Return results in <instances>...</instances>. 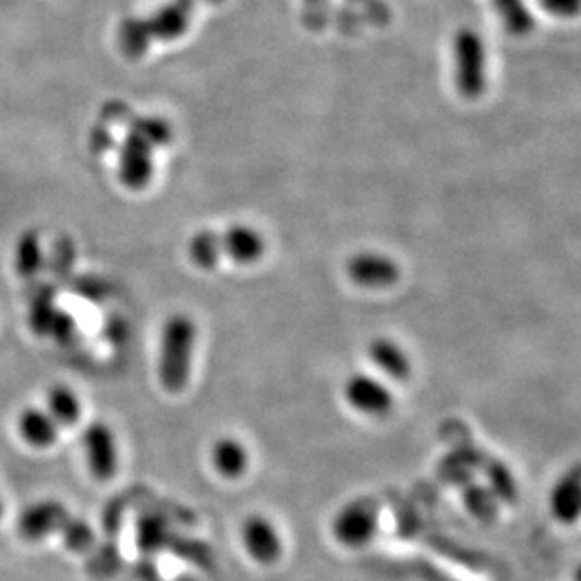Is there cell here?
<instances>
[{
    "instance_id": "cell-1",
    "label": "cell",
    "mask_w": 581,
    "mask_h": 581,
    "mask_svg": "<svg viewBox=\"0 0 581 581\" xmlns=\"http://www.w3.org/2000/svg\"><path fill=\"white\" fill-rule=\"evenodd\" d=\"M195 343L196 325L191 315L175 312L165 319L157 358V376L165 391L175 395L190 384Z\"/></svg>"
},
{
    "instance_id": "cell-2",
    "label": "cell",
    "mask_w": 581,
    "mask_h": 581,
    "mask_svg": "<svg viewBox=\"0 0 581 581\" xmlns=\"http://www.w3.org/2000/svg\"><path fill=\"white\" fill-rule=\"evenodd\" d=\"M453 84L467 100H477L487 89V46L482 35L461 27L451 38Z\"/></svg>"
},
{
    "instance_id": "cell-3",
    "label": "cell",
    "mask_w": 581,
    "mask_h": 581,
    "mask_svg": "<svg viewBox=\"0 0 581 581\" xmlns=\"http://www.w3.org/2000/svg\"><path fill=\"white\" fill-rule=\"evenodd\" d=\"M378 500L353 498L340 506L330 519V536L343 549H363L378 536Z\"/></svg>"
},
{
    "instance_id": "cell-4",
    "label": "cell",
    "mask_w": 581,
    "mask_h": 581,
    "mask_svg": "<svg viewBox=\"0 0 581 581\" xmlns=\"http://www.w3.org/2000/svg\"><path fill=\"white\" fill-rule=\"evenodd\" d=\"M240 544L244 554L257 567H276L286 557V538L273 518L265 513H250L240 523Z\"/></svg>"
},
{
    "instance_id": "cell-5",
    "label": "cell",
    "mask_w": 581,
    "mask_h": 581,
    "mask_svg": "<svg viewBox=\"0 0 581 581\" xmlns=\"http://www.w3.org/2000/svg\"><path fill=\"white\" fill-rule=\"evenodd\" d=\"M85 464L93 480L110 482L120 470V449L112 427L105 421H92L82 435Z\"/></svg>"
},
{
    "instance_id": "cell-6",
    "label": "cell",
    "mask_w": 581,
    "mask_h": 581,
    "mask_svg": "<svg viewBox=\"0 0 581 581\" xmlns=\"http://www.w3.org/2000/svg\"><path fill=\"white\" fill-rule=\"evenodd\" d=\"M157 147L133 125L121 142L118 157V175L123 187L131 191L146 190L154 178V152Z\"/></svg>"
},
{
    "instance_id": "cell-7",
    "label": "cell",
    "mask_w": 581,
    "mask_h": 581,
    "mask_svg": "<svg viewBox=\"0 0 581 581\" xmlns=\"http://www.w3.org/2000/svg\"><path fill=\"white\" fill-rule=\"evenodd\" d=\"M342 395L343 400L355 412L363 413L366 417L382 420L395 408L391 389L382 379L364 372H353L350 378L343 382Z\"/></svg>"
},
{
    "instance_id": "cell-8",
    "label": "cell",
    "mask_w": 581,
    "mask_h": 581,
    "mask_svg": "<svg viewBox=\"0 0 581 581\" xmlns=\"http://www.w3.org/2000/svg\"><path fill=\"white\" fill-rule=\"evenodd\" d=\"M346 276L363 289H389L400 280V265L391 255L361 250L346 261Z\"/></svg>"
},
{
    "instance_id": "cell-9",
    "label": "cell",
    "mask_w": 581,
    "mask_h": 581,
    "mask_svg": "<svg viewBox=\"0 0 581 581\" xmlns=\"http://www.w3.org/2000/svg\"><path fill=\"white\" fill-rule=\"evenodd\" d=\"M71 518L63 503L48 498L27 506L17 519V533L27 542H40L51 534L61 533L66 519Z\"/></svg>"
},
{
    "instance_id": "cell-10",
    "label": "cell",
    "mask_w": 581,
    "mask_h": 581,
    "mask_svg": "<svg viewBox=\"0 0 581 581\" xmlns=\"http://www.w3.org/2000/svg\"><path fill=\"white\" fill-rule=\"evenodd\" d=\"M223 257H229L234 265L252 267L257 265L267 253L265 234L250 223H231L219 232Z\"/></svg>"
},
{
    "instance_id": "cell-11",
    "label": "cell",
    "mask_w": 581,
    "mask_h": 581,
    "mask_svg": "<svg viewBox=\"0 0 581 581\" xmlns=\"http://www.w3.org/2000/svg\"><path fill=\"white\" fill-rule=\"evenodd\" d=\"M549 516L560 526H574L581 521V464L560 474L547 498Z\"/></svg>"
},
{
    "instance_id": "cell-12",
    "label": "cell",
    "mask_w": 581,
    "mask_h": 581,
    "mask_svg": "<svg viewBox=\"0 0 581 581\" xmlns=\"http://www.w3.org/2000/svg\"><path fill=\"white\" fill-rule=\"evenodd\" d=\"M210 464L214 472L227 482H239L247 474L252 453L237 436H219L210 446Z\"/></svg>"
},
{
    "instance_id": "cell-13",
    "label": "cell",
    "mask_w": 581,
    "mask_h": 581,
    "mask_svg": "<svg viewBox=\"0 0 581 581\" xmlns=\"http://www.w3.org/2000/svg\"><path fill=\"white\" fill-rule=\"evenodd\" d=\"M61 427L46 408L28 407L17 417V433L33 449H49L56 446Z\"/></svg>"
},
{
    "instance_id": "cell-14",
    "label": "cell",
    "mask_w": 581,
    "mask_h": 581,
    "mask_svg": "<svg viewBox=\"0 0 581 581\" xmlns=\"http://www.w3.org/2000/svg\"><path fill=\"white\" fill-rule=\"evenodd\" d=\"M368 359L379 372L386 374L387 378L407 379L412 372V361L408 351L392 338L378 337L371 340Z\"/></svg>"
},
{
    "instance_id": "cell-15",
    "label": "cell",
    "mask_w": 581,
    "mask_h": 581,
    "mask_svg": "<svg viewBox=\"0 0 581 581\" xmlns=\"http://www.w3.org/2000/svg\"><path fill=\"white\" fill-rule=\"evenodd\" d=\"M187 255L198 270H204V273L216 270L223 259L219 232L214 229L196 231L187 242Z\"/></svg>"
},
{
    "instance_id": "cell-16",
    "label": "cell",
    "mask_w": 581,
    "mask_h": 581,
    "mask_svg": "<svg viewBox=\"0 0 581 581\" xmlns=\"http://www.w3.org/2000/svg\"><path fill=\"white\" fill-rule=\"evenodd\" d=\"M46 410L59 427H72L82 417V400L71 387L57 384L49 387Z\"/></svg>"
},
{
    "instance_id": "cell-17",
    "label": "cell",
    "mask_w": 581,
    "mask_h": 581,
    "mask_svg": "<svg viewBox=\"0 0 581 581\" xmlns=\"http://www.w3.org/2000/svg\"><path fill=\"white\" fill-rule=\"evenodd\" d=\"M44 265V250L40 234L28 229L15 242L14 267L22 278H35Z\"/></svg>"
},
{
    "instance_id": "cell-18",
    "label": "cell",
    "mask_w": 581,
    "mask_h": 581,
    "mask_svg": "<svg viewBox=\"0 0 581 581\" xmlns=\"http://www.w3.org/2000/svg\"><path fill=\"white\" fill-rule=\"evenodd\" d=\"M500 22L511 35L525 36L533 31V14L529 12L525 0H491Z\"/></svg>"
},
{
    "instance_id": "cell-19",
    "label": "cell",
    "mask_w": 581,
    "mask_h": 581,
    "mask_svg": "<svg viewBox=\"0 0 581 581\" xmlns=\"http://www.w3.org/2000/svg\"><path fill=\"white\" fill-rule=\"evenodd\" d=\"M57 314H59V308L53 301V294L43 291V293L36 294L28 304V327L36 337L48 338Z\"/></svg>"
},
{
    "instance_id": "cell-20",
    "label": "cell",
    "mask_w": 581,
    "mask_h": 581,
    "mask_svg": "<svg viewBox=\"0 0 581 581\" xmlns=\"http://www.w3.org/2000/svg\"><path fill=\"white\" fill-rule=\"evenodd\" d=\"M59 534L63 536L66 547H71L74 552H82V549L92 544L93 540L92 529L87 526L85 521H80V519H66V523H64Z\"/></svg>"
},
{
    "instance_id": "cell-21",
    "label": "cell",
    "mask_w": 581,
    "mask_h": 581,
    "mask_svg": "<svg viewBox=\"0 0 581 581\" xmlns=\"http://www.w3.org/2000/svg\"><path fill=\"white\" fill-rule=\"evenodd\" d=\"M538 4L559 20H576L581 15V0H538Z\"/></svg>"
},
{
    "instance_id": "cell-22",
    "label": "cell",
    "mask_w": 581,
    "mask_h": 581,
    "mask_svg": "<svg viewBox=\"0 0 581 581\" xmlns=\"http://www.w3.org/2000/svg\"><path fill=\"white\" fill-rule=\"evenodd\" d=\"M74 337H76V322H74V317L69 312L59 310L56 322H53L51 330H49L48 338H53L59 343H69L74 340Z\"/></svg>"
},
{
    "instance_id": "cell-23",
    "label": "cell",
    "mask_w": 581,
    "mask_h": 581,
    "mask_svg": "<svg viewBox=\"0 0 581 581\" xmlns=\"http://www.w3.org/2000/svg\"><path fill=\"white\" fill-rule=\"evenodd\" d=\"M570 581H581V560L574 568H572V572H570Z\"/></svg>"
},
{
    "instance_id": "cell-24",
    "label": "cell",
    "mask_w": 581,
    "mask_h": 581,
    "mask_svg": "<svg viewBox=\"0 0 581 581\" xmlns=\"http://www.w3.org/2000/svg\"><path fill=\"white\" fill-rule=\"evenodd\" d=\"M2 516H4V500L0 498V518H2Z\"/></svg>"
}]
</instances>
